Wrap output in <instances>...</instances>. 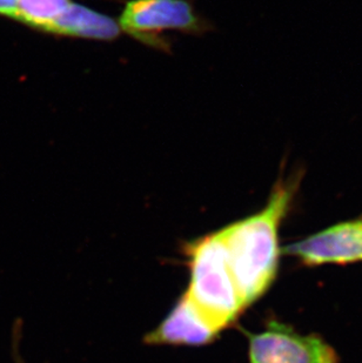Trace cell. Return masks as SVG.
<instances>
[{
    "label": "cell",
    "mask_w": 362,
    "mask_h": 363,
    "mask_svg": "<svg viewBox=\"0 0 362 363\" xmlns=\"http://www.w3.org/2000/svg\"><path fill=\"white\" fill-rule=\"evenodd\" d=\"M300 179L293 175L279 179L261 211L213 232L246 309L275 280L280 257L279 228L297 194Z\"/></svg>",
    "instance_id": "1"
},
{
    "label": "cell",
    "mask_w": 362,
    "mask_h": 363,
    "mask_svg": "<svg viewBox=\"0 0 362 363\" xmlns=\"http://www.w3.org/2000/svg\"><path fill=\"white\" fill-rule=\"evenodd\" d=\"M285 253L307 266L362 261V216L285 247Z\"/></svg>",
    "instance_id": "4"
},
{
    "label": "cell",
    "mask_w": 362,
    "mask_h": 363,
    "mask_svg": "<svg viewBox=\"0 0 362 363\" xmlns=\"http://www.w3.org/2000/svg\"><path fill=\"white\" fill-rule=\"evenodd\" d=\"M19 0H0V16L17 19Z\"/></svg>",
    "instance_id": "7"
},
{
    "label": "cell",
    "mask_w": 362,
    "mask_h": 363,
    "mask_svg": "<svg viewBox=\"0 0 362 363\" xmlns=\"http://www.w3.org/2000/svg\"><path fill=\"white\" fill-rule=\"evenodd\" d=\"M247 335L248 363H339L338 354L322 337L301 335L278 321Z\"/></svg>",
    "instance_id": "3"
},
{
    "label": "cell",
    "mask_w": 362,
    "mask_h": 363,
    "mask_svg": "<svg viewBox=\"0 0 362 363\" xmlns=\"http://www.w3.org/2000/svg\"><path fill=\"white\" fill-rule=\"evenodd\" d=\"M118 25L132 38L163 51L170 48L166 32L200 35L209 28L187 0H130Z\"/></svg>",
    "instance_id": "2"
},
{
    "label": "cell",
    "mask_w": 362,
    "mask_h": 363,
    "mask_svg": "<svg viewBox=\"0 0 362 363\" xmlns=\"http://www.w3.org/2000/svg\"><path fill=\"white\" fill-rule=\"evenodd\" d=\"M71 4V0H19L17 19L28 28L48 33Z\"/></svg>",
    "instance_id": "6"
},
{
    "label": "cell",
    "mask_w": 362,
    "mask_h": 363,
    "mask_svg": "<svg viewBox=\"0 0 362 363\" xmlns=\"http://www.w3.org/2000/svg\"><path fill=\"white\" fill-rule=\"evenodd\" d=\"M118 21L106 14L72 3L48 30V35L66 38L109 41L120 35Z\"/></svg>",
    "instance_id": "5"
}]
</instances>
